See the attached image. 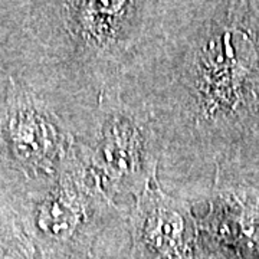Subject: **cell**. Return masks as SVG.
Listing matches in <instances>:
<instances>
[{
    "label": "cell",
    "mask_w": 259,
    "mask_h": 259,
    "mask_svg": "<svg viewBox=\"0 0 259 259\" xmlns=\"http://www.w3.org/2000/svg\"><path fill=\"white\" fill-rule=\"evenodd\" d=\"M47 193L33 209V228L59 246L131 243L128 206L111 199L81 157L76 143L65 157Z\"/></svg>",
    "instance_id": "3957f363"
},
{
    "label": "cell",
    "mask_w": 259,
    "mask_h": 259,
    "mask_svg": "<svg viewBox=\"0 0 259 259\" xmlns=\"http://www.w3.org/2000/svg\"><path fill=\"white\" fill-rule=\"evenodd\" d=\"M78 151L104 192L133 200L157 179L161 144L153 117L137 100L120 91L104 94Z\"/></svg>",
    "instance_id": "7a4b0ae2"
},
{
    "label": "cell",
    "mask_w": 259,
    "mask_h": 259,
    "mask_svg": "<svg viewBox=\"0 0 259 259\" xmlns=\"http://www.w3.org/2000/svg\"><path fill=\"white\" fill-rule=\"evenodd\" d=\"M74 144L51 104L10 76L0 107V161L29 179L52 176Z\"/></svg>",
    "instance_id": "277c9868"
},
{
    "label": "cell",
    "mask_w": 259,
    "mask_h": 259,
    "mask_svg": "<svg viewBox=\"0 0 259 259\" xmlns=\"http://www.w3.org/2000/svg\"><path fill=\"white\" fill-rule=\"evenodd\" d=\"M118 88L153 117L167 193L194 207L222 187H259V2L170 0Z\"/></svg>",
    "instance_id": "6da1fadb"
},
{
    "label": "cell",
    "mask_w": 259,
    "mask_h": 259,
    "mask_svg": "<svg viewBox=\"0 0 259 259\" xmlns=\"http://www.w3.org/2000/svg\"><path fill=\"white\" fill-rule=\"evenodd\" d=\"M131 246L148 259H189L200 233L193 206L153 179L128 204Z\"/></svg>",
    "instance_id": "5b68a950"
}]
</instances>
